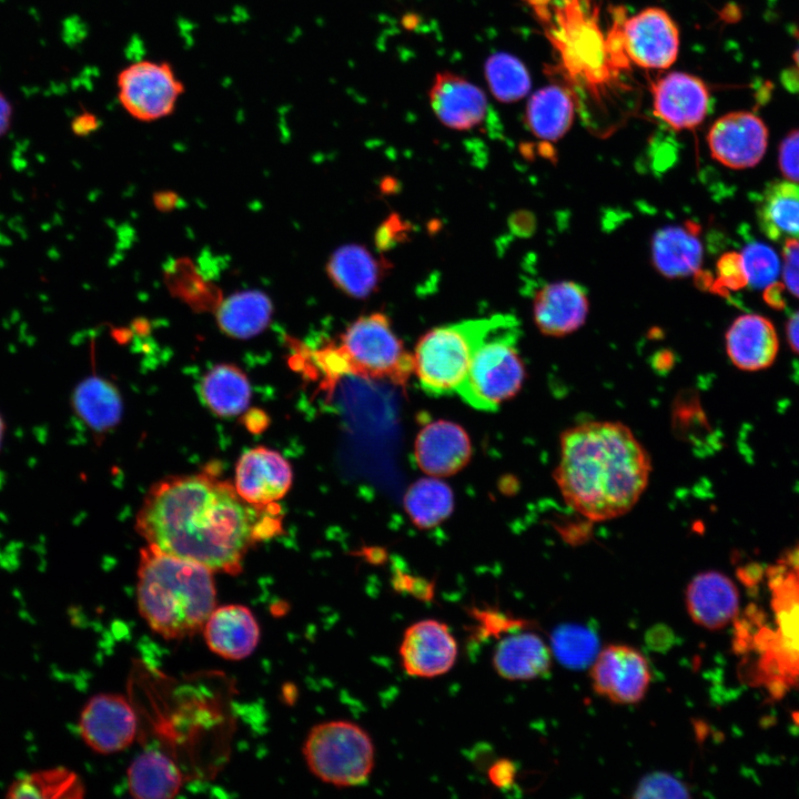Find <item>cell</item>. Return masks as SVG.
Masks as SVG:
<instances>
[{"mask_svg":"<svg viewBox=\"0 0 799 799\" xmlns=\"http://www.w3.org/2000/svg\"><path fill=\"white\" fill-rule=\"evenodd\" d=\"M271 506L250 505L212 471L170 476L144 496L135 530L160 552L237 575L249 549L280 527Z\"/></svg>","mask_w":799,"mask_h":799,"instance_id":"6da1fadb","label":"cell"},{"mask_svg":"<svg viewBox=\"0 0 799 799\" xmlns=\"http://www.w3.org/2000/svg\"><path fill=\"white\" fill-rule=\"evenodd\" d=\"M554 478L566 504L600 522L628 513L645 492L651 462L620 422L588 421L560 435Z\"/></svg>","mask_w":799,"mask_h":799,"instance_id":"7a4b0ae2","label":"cell"},{"mask_svg":"<svg viewBox=\"0 0 799 799\" xmlns=\"http://www.w3.org/2000/svg\"><path fill=\"white\" fill-rule=\"evenodd\" d=\"M213 573L149 545L142 548L136 583L141 617L165 639H182L202 630L216 604Z\"/></svg>","mask_w":799,"mask_h":799,"instance_id":"3957f363","label":"cell"},{"mask_svg":"<svg viewBox=\"0 0 799 799\" xmlns=\"http://www.w3.org/2000/svg\"><path fill=\"white\" fill-rule=\"evenodd\" d=\"M520 337L512 315L486 318L468 372L457 394L472 407L494 412L520 390L526 371L518 351Z\"/></svg>","mask_w":799,"mask_h":799,"instance_id":"277c9868","label":"cell"},{"mask_svg":"<svg viewBox=\"0 0 799 799\" xmlns=\"http://www.w3.org/2000/svg\"><path fill=\"white\" fill-rule=\"evenodd\" d=\"M324 371L404 384L414 371V357L403 347L382 313L364 315L344 332L338 345L315 353Z\"/></svg>","mask_w":799,"mask_h":799,"instance_id":"5b68a950","label":"cell"},{"mask_svg":"<svg viewBox=\"0 0 799 799\" xmlns=\"http://www.w3.org/2000/svg\"><path fill=\"white\" fill-rule=\"evenodd\" d=\"M303 757L310 771L321 781L340 787L366 782L375 761L371 736L347 720L315 725L303 744Z\"/></svg>","mask_w":799,"mask_h":799,"instance_id":"8992f818","label":"cell"},{"mask_svg":"<svg viewBox=\"0 0 799 799\" xmlns=\"http://www.w3.org/2000/svg\"><path fill=\"white\" fill-rule=\"evenodd\" d=\"M486 318L436 327L417 343L414 371L421 387L434 396L456 393L466 377Z\"/></svg>","mask_w":799,"mask_h":799,"instance_id":"52a82bcc","label":"cell"},{"mask_svg":"<svg viewBox=\"0 0 799 799\" xmlns=\"http://www.w3.org/2000/svg\"><path fill=\"white\" fill-rule=\"evenodd\" d=\"M117 97L133 119L153 122L171 115L185 87L168 61L143 59L123 67L115 78Z\"/></svg>","mask_w":799,"mask_h":799,"instance_id":"ba28073f","label":"cell"},{"mask_svg":"<svg viewBox=\"0 0 799 799\" xmlns=\"http://www.w3.org/2000/svg\"><path fill=\"white\" fill-rule=\"evenodd\" d=\"M775 631L763 630L758 644L765 648L763 669L782 682L799 677V575H789L772 588Z\"/></svg>","mask_w":799,"mask_h":799,"instance_id":"9c48e42d","label":"cell"},{"mask_svg":"<svg viewBox=\"0 0 799 799\" xmlns=\"http://www.w3.org/2000/svg\"><path fill=\"white\" fill-rule=\"evenodd\" d=\"M79 732L94 752L110 755L130 747L138 732V718L129 700L118 694L92 696L82 707Z\"/></svg>","mask_w":799,"mask_h":799,"instance_id":"30bf717a","label":"cell"},{"mask_svg":"<svg viewBox=\"0 0 799 799\" xmlns=\"http://www.w3.org/2000/svg\"><path fill=\"white\" fill-rule=\"evenodd\" d=\"M619 33L624 54L638 67L667 69L677 58L679 31L660 8H646L630 17Z\"/></svg>","mask_w":799,"mask_h":799,"instance_id":"8fae6325","label":"cell"},{"mask_svg":"<svg viewBox=\"0 0 799 799\" xmlns=\"http://www.w3.org/2000/svg\"><path fill=\"white\" fill-rule=\"evenodd\" d=\"M594 690L619 705L640 701L651 680L645 656L627 645H609L598 651L590 668Z\"/></svg>","mask_w":799,"mask_h":799,"instance_id":"7c38bea8","label":"cell"},{"mask_svg":"<svg viewBox=\"0 0 799 799\" xmlns=\"http://www.w3.org/2000/svg\"><path fill=\"white\" fill-rule=\"evenodd\" d=\"M707 144L720 164L736 170L752 168L766 153L768 129L754 112H729L712 123Z\"/></svg>","mask_w":799,"mask_h":799,"instance_id":"4fadbf2b","label":"cell"},{"mask_svg":"<svg viewBox=\"0 0 799 799\" xmlns=\"http://www.w3.org/2000/svg\"><path fill=\"white\" fill-rule=\"evenodd\" d=\"M458 646L445 623L423 619L403 634L398 654L404 671L416 678H435L454 666Z\"/></svg>","mask_w":799,"mask_h":799,"instance_id":"5bb4252c","label":"cell"},{"mask_svg":"<svg viewBox=\"0 0 799 799\" xmlns=\"http://www.w3.org/2000/svg\"><path fill=\"white\" fill-rule=\"evenodd\" d=\"M651 93L655 115L677 131L697 128L710 110L708 87L686 72H669L659 78Z\"/></svg>","mask_w":799,"mask_h":799,"instance_id":"9a60e30c","label":"cell"},{"mask_svg":"<svg viewBox=\"0 0 799 799\" xmlns=\"http://www.w3.org/2000/svg\"><path fill=\"white\" fill-rule=\"evenodd\" d=\"M292 479L290 463L279 452L259 446L240 457L234 487L250 505L266 507L286 495Z\"/></svg>","mask_w":799,"mask_h":799,"instance_id":"2e32d148","label":"cell"},{"mask_svg":"<svg viewBox=\"0 0 799 799\" xmlns=\"http://www.w3.org/2000/svg\"><path fill=\"white\" fill-rule=\"evenodd\" d=\"M428 97L437 119L455 130L473 129L487 115L488 103L484 91L456 73L438 72Z\"/></svg>","mask_w":799,"mask_h":799,"instance_id":"e0dca14e","label":"cell"},{"mask_svg":"<svg viewBox=\"0 0 799 799\" xmlns=\"http://www.w3.org/2000/svg\"><path fill=\"white\" fill-rule=\"evenodd\" d=\"M589 302L586 291L572 281L543 285L533 300V315L542 334L563 337L577 331L586 321Z\"/></svg>","mask_w":799,"mask_h":799,"instance_id":"ac0fdd59","label":"cell"},{"mask_svg":"<svg viewBox=\"0 0 799 799\" xmlns=\"http://www.w3.org/2000/svg\"><path fill=\"white\" fill-rule=\"evenodd\" d=\"M685 600L692 621L709 630L721 629L732 621L739 605L735 584L715 570L696 575L686 588Z\"/></svg>","mask_w":799,"mask_h":799,"instance_id":"d6986e66","label":"cell"},{"mask_svg":"<svg viewBox=\"0 0 799 799\" xmlns=\"http://www.w3.org/2000/svg\"><path fill=\"white\" fill-rule=\"evenodd\" d=\"M472 453L467 433L457 424L436 421L417 435L415 458L429 475L448 476L462 469Z\"/></svg>","mask_w":799,"mask_h":799,"instance_id":"ffe728a7","label":"cell"},{"mask_svg":"<svg viewBox=\"0 0 799 799\" xmlns=\"http://www.w3.org/2000/svg\"><path fill=\"white\" fill-rule=\"evenodd\" d=\"M208 647L218 656L240 660L250 656L260 640V627L243 605L215 607L203 627Z\"/></svg>","mask_w":799,"mask_h":799,"instance_id":"44dd1931","label":"cell"},{"mask_svg":"<svg viewBox=\"0 0 799 799\" xmlns=\"http://www.w3.org/2000/svg\"><path fill=\"white\" fill-rule=\"evenodd\" d=\"M778 346L773 324L758 314L738 316L726 333L728 357L742 371L754 372L770 366Z\"/></svg>","mask_w":799,"mask_h":799,"instance_id":"7402d4cb","label":"cell"},{"mask_svg":"<svg viewBox=\"0 0 799 799\" xmlns=\"http://www.w3.org/2000/svg\"><path fill=\"white\" fill-rule=\"evenodd\" d=\"M700 226L691 221L658 230L651 240V262L661 275L686 277L699 272L702 262Z\"/></svg>","mask_w":799,"mask_h":799,"instance_id":"603a6c76","label":"cell"},{"mask_svg":"<svg viewBox=\"0 0 799 799\" xmlns=\"http://www.w3.org/2000/svg\"><path fill=\"white\" fill-rule=\"evenodd\" d=\"M492 663L495 671L504 679H536L548 674L552 650L538 635L517 630L499 640Z\"/></svg>","mask_w":799,"mask_h":799,"instance_id":"cb8c5ba5","label":"cell"},{"mask_svg":"<svg viewBox=\"0 0 799 799\" xmlns=\"http://www.w3.org/2000/svg\"><path fill=\"white\" fill-rule=\"evenodd\" d=\"M761 232L775 242L799 240V183L776 181L767 185L756 209Z\"/></svg>","mask_w":799,"mask_h":799,"instance_id":"d4e9b609","label":"cell"},{"mask_svg":"<svg viewBox=\"0 0 799 799\" xmlns=\"http://www.w3.org/2000/svg\"><path fill=\"white\" fill-rule=\"evenodd\" d=\"M182 785L179 767L158 750L140 754L128 769V787L134 798L169 799L180 791Z\"/></svg>","mask_w":799,"mask_h":799,"instance_id":"484cf974","label":"cell"},{"mask_svg":"<svg viewBox=\"0 0 799 799\" xmlns=\"http://www.w3.org/2000/svg\"><path fill=\"white\" fill-rule=\"evenodd\" d=\"M71 404L79 418L95 433L114 427L122 414V401L115 386L95 375L74 387Z\"/></svg>","mask_w":799,"mask_h":799,"instance_id":"4316f807","label":"cell"},{"mask_svg":"<svg viewBox=\"0 0 799 799\" xmlns=\"http://www.w3.org/2000/svg\"><path fill=\"white\" fill-rule=\"evenodd\" d=\"M273 313L271 300L260 291H243L225 299L216 310L221 331L235 338H250L269 325Z\"/></svg>","mask_w":799,"mask_h":799,"instance_id":"83f0119b","label":"cell"},{"mask_svg":"<svg viewBox=\"0 0 799 799\" xmlns=\"http://www.w3.org/2000/svg\"><path fill=\"white\" fill-rule=\"evenodd\" d=\"M573 120V98L567 90L558 85H548L536 91L527 103L526 124L539 139H560L572 127Z\"/></svg>","mask_w":799,"mask_h":799,"instance_id":"f1b7e54d","label":"cell"},{"mask_svg":"<svg viewBox=\"0 0 799 799\" xmlns=\"http://www.w3.org/2000/svg\"><path fill=\"white\" fill-rule=\"evenodd\" d=\"M205 405L218 416L234 417L243 413L251 398L245 373L233 364H218L201 382Z\"/></svg>","mask_w":799,"mask_h":799,"instance_id":"f546056e","label":"cell"},{"mask_svg":"<svg viewBox=\"0 0 799 799\" xmlns=\"http://www.w3.org/2000/svg\"><path fill=\"white\" fill-rule=\"evenodd\" d=\"M327 270L331 280L338 289L356 297L370 294L380 277L377 262L358 245L338 249L332 255Z\"/></svg>","mask_w":799,"mask_h":799,"instance_id":"4dcf8cb0","label":"cell"},{"mask_svg":"<svg viewBox=\"0 0 799 799\" xmlns=\"http://www.w3.org/2000/svg\"><path fill=\"white\" fill-rule=\"evenodd\" d=\"M83 792L84 787L75 772L64 767H54L20 775L8 787L6 797L12 799H69L80 798Z\"/></svg>","mask_w":799,"mask_h":799,"instance_id":"1f68e13d","label":"cell"},{"mask_svg":"<svg viewBox=\"0 0 799 799\" xmlns=\"http://www.w3.org/2000/svg\"><path fill=\"white\" fill-rule=\"evenodd\" d=\"M405 507L417 526L429 528L442 523L452 513L453 493L438 479H421L407 490Z\"/></svg>","mask_w":799,"mask_h":799,"instance_id":"d6a6232c","label":"cell"},{"mask_svg":"<svg viewBox=\"0 0 799 799\" xmlns=\"http://www.w3.org/2000/svg\"><path fill=\"white\" fill-rule=\"evenodd\" d=\"M485 77L492 94L502 102L517 101L530 89L527 69L509 53L492 54L485 63Z\"/></svg>","mask_w":799,"mask_h":799,"instance_id":"836d02e7","label":"cell"},{"mask_svg":"<svg viewBox=\"0 0 799 799\" xmlns=\"http://www.w3.org/2000/svg\"><path fill=\"white\" fill-rule=\"evenodd\" d=\"M552 650L564 666L580 669L596 658L598 639L593 630L584 626L566 624L554 630Z\"/></svg>","mask_w":799,"mask_h":799,"instance_id":"e575fe53","label":"cell"},{"mask_svg":"<svg viewBox=\"0 0 799 799\" xmlns=\"http://www.w3.org/2000/svg\"><path fill=\"white\" fill-rule=\"evenodd\" d=\"M740 256L747 285L763 289L776 281L780 262L770 246L759 242L750 243L744 247Z\"/></svg>","mask_w":799,"mask_h":799,"instance_id":"d590c367","label":"cell"},{"mask_svg":"<svg viewBox=\"0 0 799 799\" xmlns=\"http://www.w3.org/2000/svg\"><path fill=\"white\" fill-rule=\"evenodd\" d=\"M636 798H686L689 797L685 783L667 772H653L638 783Z\"/></svg>","mask_w":799,"mask_h":799,"instance_id":"8d00e7d4","label":"cell"},{"mask_svg":"<svg viewBox=\"0 0 799 799\" xmlns=\"http://www.w3.org/2000/svg\"><path fill=\"white\" fill-rule=\"evenodd\" d=\"M747 285L740 253L729 252L721 255L717 262V279L711 290L718 293L736 291Z\"/></svg>","mask_w":799,"mask_h":799,"instance_id":"74e56055","label":"cell"},{"mask_svg":"<svg viewBox=\"0 0 799 799\" xmlns=\"http://www.w3.org/2000/svg\"><path fill=\"white\" fill-rule=\"evenodd\" d=\"M778 164L787 180L799 183V129L789 132L781 141Z\"/></svg>","mask_w":799,"mask_h":799,"instance_id":"f35d334b","label":"cell"},{"mask_svg":"<svg viewBox=\"0 0 799 799\" xmlns=\"http://www.w3.org/2000/svg\"><path fill=\"white\" fill-rule=\"evenodd\" d=\"M782 279L790 293L799 299V240L783 242Z\"/></svg>","mask_w":799,"mask_h":799,"instance_id":"ab89813d","label":"cell"},{"mask_svg":"<svg viewBox=\"0 0 799 799\" xmlns=\"http://www.w3.org/2000/svg\"><path fill=\"white\" fill-rule=\"evenodd\" d=\"M516 767L515 763L502 759L495 762L488 771V778L498 788H507L515 781Z\"/></svg>","mask_w":799,"mask_h":799,"instance_id":"60d3db41","label":"cell"},{"mask_svg":"<svg viewBox=\"0 0 799 799\" xmlns=\"http://www.w3.org/2000/svg\"><path fill=\"white\" fill-rule=\"evenodd\" d=\"M786 333L790 347L799 354V311L793 313L788 320Z\"/></svg>","mask_w":799,"mask_h":799,"instance_id":"b9f144b4","label":"cell"},{"mask_svg":"<svg viewBox=\"0 0 799 799\" xmlns=\"http://www.w3.org/2000/svg\"><path fill=\"white\" fill-rule=\"evenodd\" d=\"M12 109L7 98L0 92V136L6 134L11 123Z\"/></svg>","mask_w":799,"mask_h":799,"instance_id":"7bdbcfd3","label":"cell"},{"mask_svg":"<svg viewBox=\"0 0 799 799\" xmlns=\"http://www.w3.org/2000/svg\"><path fill=\"white\" fill-rule=\"evenodd\" d=\"M98 120L93 114H81L73 122V129L77 133H89L97 128Z\"/></svg>","mask_w":799,"mask_h":799,"instance_id":"ee69618b","label":"cell"},{"mask_svg":"<svg viewBox=\"0 0 799 799\" xmlns=\"http://www.w3.org/2000/svg\"><path fill=\"white\" fill-rule=\"evenodd\" d=\"M795 38L797 40L796 48L792 54L793 60V70L795 75L798 79L797 82L799 83V29L795 32Z\"/></svg>","mask_w":799,"mask_h":799,"instance_id":"f6af8a7d","label":"cell"},{"mask_svg":"<svg viewBox=\"0 0 799 799\" xmlns=\"http://www.w3.org/2000/svg\"><path fill=\"white\" fill-rule=\"evenodd\" d=\"M4 432H6V423H4L2 415L0 414V451H1L2 442H3V437H4Z\"/></svg>","mask_w":799,"mask_h":799,"instance_id":"bcb514c9","label":"cell"}]
</instances>
